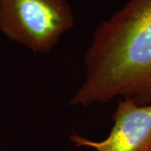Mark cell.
I'll return each mask as SVG.
<instances>
[{
  "instance_id": "6da1fadb",
  "label": "cell",
  "mask_w": 151,
  "mask_h": 151,
  "mask_svg": "<svg viewBox=\"0 0 151 151\" xmlns=\"http://www.w3.org/2000/svg\"><path fill=\"white\" fill-rule=\"evenodd\" d=\"M84 63L85 78L71 106L88 108L117 97L151 103V0H129L102 22Z\"/></svg>"
},
{
  "instance_id": "7a4b0ae2",
  "label": "cell",
  "mask_w": 151,
  "mask_h": 151,
  "mask_svg": "<svg viewBox=\"0 0 151 151\" xmlns=\"http://www.w3.org/2000/svg\"><path fill=\"white\" fill-rule=\"evenodd\" d=\"M74 24L67 0H0V32L35 53H50Z\"/></svg>"
},
{
  "instance_id": "3957f363",
  "label": "cell",
  "mask_w": 151,
  "mask_h": 151,
  "mask_svg": "<svg viewBox=\"0 0 151 151\" xmlns=\"http://www.w3.org/2000/svg\"><path fill=\"white\" fill-rule=\"evenodd\" d=\"M113 122L103 140H91L73 133L70 142L96 151H151V103L139 105L130 97L123 98L113 112Z\"/></svg>"
}]
</instances>
